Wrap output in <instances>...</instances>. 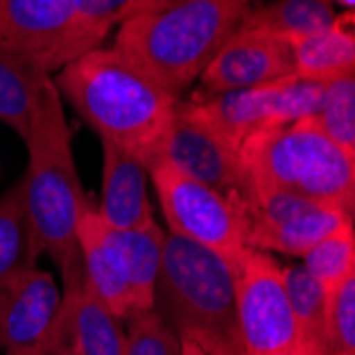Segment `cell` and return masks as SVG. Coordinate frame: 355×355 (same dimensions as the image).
I'll return each mask as SVG.
<instances>
[{
    "label": "cell",
    "mask_w": 355,
    "mask_h": 355,
    "mask_svg": "<svg viewBox=\"0 0 355 355\" xmlns=\"http://www.w3.org/2000/svg\"><path fill=\"white\" fill-rule=\"evenodd\" d=\"M55 87L79 117L149 171L162 159V147L179 98L155 85L115 47H96L55 77Z\"/></svg>",
    "instance_id": "1"
},
{
    "label": "cell",
    "mask_w": 355,
    "mask_h": 355,
    "mask_svg": "<svg viewBox=\"0 0 355 355\" xmlns=\"http://www.w3.org/2000/svg\"><path fill=\"white\" fill-rule=\"evenodd\" d=\"M24 143L28 147V171L21 187L32 239L39 253H47L64 275L81 262L77 219L87 196L81 189L62 96L51 77L41 87Z\"/></svg>",
    "instance_id": "2"
},
{
    "label": "cell",
    "mask_w": 355,
    "mask_h": 355,
    "mask_svg": "<svg viewBox=\"0 0 355 355\" xmlns=\"http://www.w3.org/2000/svg\"><path fill=\"white\" fill-rule=\"evenodd\" d=\"M251 0H185L119 24L115 49L175 98L230 39Z\"/></svg>",
    "instance_id": "3"
},
{
    "label": "cell",
    "mask_w": 355,
    "mask_h": 355,
    "mask_svg": "<svg viewBox=\"0 0 355 355\" xmlns=\"http://www.w3.org/2000/svg\"><path fill=\"white\" fill-rule=\"evenodd\" d=\"M234 275L211 249L166 232L153 311L181 340L211 355H245Z\"/></svg>",
    "instance_id": "4"
},
{
    "label": "cell",
    "mask_w": 355,
    "mask_h": 355,
    "mask_svg": "<svg viewBox=\"0 0 355 355\" xmlns=\"http://www.w3.org/2000/svg\"><path fill=\"white\" fill-rule=\"evenodd\" d=\"M243 200L289 191L319 205L355 211V157L334 145L313 117L257 132L239 147Z\"/></svg>",
    "instance_id": "5"
},
{
    "label": "cell",
    "mask_w": 355,
    "mask_h": 355,
    "mask_svg": "<svg viewBox=\"0 0 355 355\" xmlns=\"http://www.w3.org/2000/svg\"><path fill=\"white\" fill-rule=\"evenodd\" d=\"M168 232L211 249L239 270L247 245V221L243 200L179 173L166 159L149 168Z\"/></svg>",
    "instance_id": "6"
},
{
    "label": "cell",
    "mask_w": 355,
    "mask_h": 355,
    "mask_svg": "<svg viewBox=\"0 0 355 355\" xmlns=\"http://www.w3.org/2000/svg\"><path fill=\"white\" fill-rule=\"evenodd\" d=\"M236 317L245 355H321L289 304L281 266L249 249L236 275Z\"/></svg>",
    "instance_id": "7"
},
{
    "label": "cell",
    "mask_w": 355,
    "mask_h": 355,
    "mask_svg": "<svg viewBox=\"0 0 355 355\" xmlns=\"http://www.w3.org/2000/svg\"><path fill=\"white\" fill-rule=\"evenodd\" d=\"M326 83L289 75L253 87L232 89L198 101L211 121L234 147L249 137L313 117L324 101Z\"/></svg>",
    "instance_id": "8"
},
{
    "label": "cell",
    "mask_w": 355,
    "mask_h": 355,
    "mask_svg": "<svg viewBox=\"0 0 355 355\" xmlns=\"http://www.w3.org/2000/svg\"><path fill=\"white\" fill-rule=\"evenodd\" d=\"M64 289L37 349L55 355H123L125 328L89 285L83 262L60 275Z\"/></svg>",
    "instance_id": "9"
},
{
    "label": "cell",
    "mask_w": 355,
    "mask_h": 355,
    "mask_svg": "<svg viewBox=\"0 0 355 355\" xmlns=\"http://www.w3.org/2000/svg\"><path fill=\"white\" fill-rule=\"evenodd\" d=\"M162 159L173 164L179 173L225 196L243 200L239 147L221 135L198 101H177L162 147Z\"/></svg>",
    "instance_id": "10"
},
{
    "label": "cell",
    "mask_w": 355,
    "mask_h": 355,
    "mask_svg": "<svg viewBox=\"0 0 355 355\" xmlns=\"http://www.w3.org/2000/svg\"><path fill=\"white\" fill-rule=\"evenodd\" d=\"M294 73L292 41L262 28H236L207 64L200 92L193 101H205L232 89L277 81Z\"/></svg>",
    "instance_id": "11"
},
{
    "label": "cell",
    "mask_w": 355,
    "mask_h": 355,
    "mask_svg": "<svg viewBox=\"0 0 355 355\" xmlns=\"http://www.w3.org/2000/svg\"><path fill=\"white\" fill-rule=\"evenodd\" d=\"M77 245L85 277L101 300L123 321L132 317L128 260L117 230L105 223L87 198L77 219Z\"/></svg>",
    "instance_id": "12"
},
{
    "label": "cell",
    "mask_w": 355,
    "mask_h": 355,
    "mask_svg": "<svg viewBox=\"0 0 355 355\" xmlns=\"http://www.w3.org/2000/svg\"><path fill=\"white\" fill-rule=\"evenodd\" d=\"M75 7L77 0H0V47L35 62L43 73L67 37Z\"/></svg>",
    "instance_id": "13"
},
{
    "label": "cell",
    "mask_w": 355,
    "mask_h": 355,
    "mask_svg": "<svg viewBox=\"0 0 355 355\" xmlns=\"http://www.w3.org/2000/svg\"><path fill=\"white\" fill-rule=\"evenodd\" d=\"M60 302L51 272L30 268L0 289V351L37 347Z\"/></svg>",
    "instance_id": "14"
},
{
    "label": "cell",
    "mask_w": 355,
    "mask_h": 355,
    "mask_svg": "<svg viewBox=\"0 0 355 355\" xmlns=\"http://www.w3.org/2000/svg\"><path fill=\"white\" fill-rule=\"evenodd\" d=\"M147 179L149 171L135 155L103 143V193L96 209L113 230H137L155 219L147 198Z\"/></svg>",
    "instance_id": "15"
},
{
    "label": "cell",
    "mask_w": 355,
    "mask_h": 355,
    "mask_svg": "<svg viewBox=\"0 0 355 355\" xmlns=\"http://www.w3.org/2000/svg\"><path fill=\"white\" fill-rule=\"evenodd\" d=\"M353 215L336 207H315L281 223L249 225L247 245L257 251H279L285 255L304 257L319 241H324Z\"/></svg>",
    "instance_id": "16"
},
{
    "label": "cell",
    "mask_w": 355,
    "mask_h": 355,
    "mask_svg": "<svg viewBox=\"0 0 355 355\" xmlns=\"http://www.w3.org/2000/svg\"><path fill=\"white\" fill-rule=\"evenodd\" d=\"M289 41L294 47V73L300 79L328 83L355 73V37L338 17L324 32Z\"/></svg>",
    "instance_id": "17"
},
{
    "label": "cell",
    "mask_w": 355,
    "mask_h": 355,
    "mask_svg": "<svg viewBox=\"0 0 355 355\" xmlns=\"http://www.w3.org/2000/svg\"><path fill=\"white\" fill-rule=\"evenodd\" d=\"M47 79L35 62L0 47V121L21 139L30 130L41 87Z\"/></svg>",
    "instance_id": "18"
},
{
    "label": "cell",
    "mask_w": 355,
    "mask_h": 355,
    "mask_svg": "<svg viewBox=\"0 0 355 355\" xmlns=\"http://www.w3.org/2000/svg\"><path fill=\"white\" fill-rule=\"evenodd\" d=\"M128 3L130 0H77L75 17L67 37L45 62L43 73L51 75L62 67H67L75 58L96 47H103L111 28L119 26L121 13Z\"/></svg>",
    "instance_id": "19"
},
{
    "label": "cell",
    "mask_w": 355,
    "mask_h": 355,
    "mask_svg": "<svg viewBox=\"0 0 355 355\" xmlns=\"http://www.w3.org/2000/svg\"><path fill=\"white\" fill-rule=\"evenodd\" d=\"M119 232V230H117ZM128 260V279H130L132 317L153 311L155 283L162 268V253L166 232L153 219L143 228L119 232Z\"/></svg>",
    "instance_id": "20"
},
{
    "label": "cell",
    "mask_w": 355,
    "mask_h": 355,
    "mask_svg": "<svg viewBox=\"0 0 355 355\" xmlns=\"http://www.w3.org/2000/svg\"><path fill=\"white\" fill-rule=\"evenodd\" d=\"M39 249L32 239L21 181L0 196V289L37 266Z\"/></svg>",
    "instance_id": "21"
},
{
    "label": "cell",
    "mask_w": 355,
    "mask_h": 355,
    "mask_svg": "<svg viewBox=\"0 0 355 355\" xmlns=\"http://www.w3.org/2000/svg\"><path fill=\"white\" fill-rule=\"evenodd\" d=\"M336 21L334 0H272L268 5L247 9L241 28H262L287 39L317 35Z\"/></svg>",
    "instance_id": "22"
},
{
    "label": "cell",
    "mask_w": 355,
    "mask_h": 355,
    "mask_svg": "<svg viewBox=\"0 0 355 355\" xmlns=\"http://www.w3.org/2000/svg\"><path fill=\"white\" fill-rule=\"evenodd\" d=\"M281 272L289 304H292L296 313L302 332L321 351V355H326V324L330 294L304 270L302 264L281 266Z\"/></svg>",
    "instance_id": "23"
},
{
    "label": "cell",
    "mask_w": 355,
    "mask_h": 355,
    "mask_svg": "<svg viewBox=\"0 0 355 355\" xmlns=\"http://www.w3.org/2000/svg\"><path fill=\"white\" fill-rule=\"evenodd\" d=\"M304 270L332 294L355 275V232L353 221L343 223L324 241H319L304 257Z\"/></svg>",
    "instance_id": "24"
},
{
    "label": "cell",
    "mask_w": 355,
    "mask_h": 355,
    "mask_svg": "<svg viewBox=\"0 0 355 355\" xmlns=\"http://www.w3.org/2000/svg\"><path fill=\"white\" fill-rule=\"evenodd\" d=\"M313 119L334 145L355 157V73L326 83Z\"/></svg>",
    "instance_id": "25"
},
{
    "label": "cell",
    "mask_w": 355,
    "mask_h": 355,
    "mask_svg": "<svg viewBox=\"0 0 355 355\" xmlns=\"http://www.w3.org/2000/svg\"><path fill=\"white\" fill-rule=\"evenodd\" d=\"M123 355H181V338L155 311L128 319Z\"/></svg>",
    "instance_id": "26"
},
{
    "label": "cell",
    "mask_w": 355,
    "mask_h": 355,
    "mask_svg": "<svg viewBox=\"0 0 355 355\" xmlns=\"http://www.w3.org/2000/svg\"><path fill=\"white\" fill-rule=\"evenodd\" d=\"M326 355H355V275L330 294Z\"/></svg>",
    "instance_id": "27"
},
{
    "label": "cell",
    "mask_w": 355,
    "mask_h": 355,
    "mask_svg": "<svg viewBox=\"0 0 355 355\" xmlns=\"http://www.w3.org/2000/svg\"><path fill=\"white\" fill-rule=\"evenodd\" d=\"M185 0H130L128 7L123 9L121 13V21L130 19V17H137V15H145V13H157V11H164V9H171L175 5H181Z\"/></svg>",
    "instance_id": "28"
},
{
    "label": "cell",
    "mask_w": 355,
    "mask_h": 355,
    "mask_svg": "<svg viewBox=\"0 0 355 355\" xmlns=\"http://www.w3.org/2000/svg\"><path fill=\"white\" fill-rule=\"evenodd\" d=\"M181 355H211V353H207L200 345L191 340H181Z\"/></svg>",
    "instance_id": "29"
},
{
    "label": "cell",
    "mask_w": 355,
    "mask_h": 355,
    "mask_svg": "<svg viewBox=\"0 0 355 355\" xmlns=\"http://www.w3.org/2000/svg\"><path fill=\"white\" fill-rule=\"evenodd\" d=\"M5 355H55V353H49V351H43V349H37V347H28V349H17V351H9Z\"/></svg>",
    "instance_id": "30"
},
{
    "label": "cell",
    "mask_w": 355,
    "mask_h": 355,
    "mask_svg": "<svg viewBox=\"0 0 355 355\" xmlns=\"http://www.w3.org/2000/svg\"><path fill=\"white\" fill-rule=\"evenodd\" d=\"M336 3L340 5V7H345V9H353V5H355V0H336Z\"/></svg>",
    "instance_id": "31"
}]
</instances>
